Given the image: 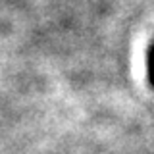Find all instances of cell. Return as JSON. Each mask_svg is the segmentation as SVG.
I'll list each match as a JSON object with an SVG mask.
<instances>
[{
    "label": "cell",
    "mask_w": 154,
    "mask_h": 154,
    "mask_svg": "<svg viewBox=\"0 0 154 154\" xmlns=\"http://www.w3.org/2000/svg\"><path fill=\"white\" fill-rule=\"evenodd\" d=\"M146 71H148V79L154 85V45L148 50V60H146Z\"/></svg>",
    "instance_id": "6da1fadb"
}]
</instances>
